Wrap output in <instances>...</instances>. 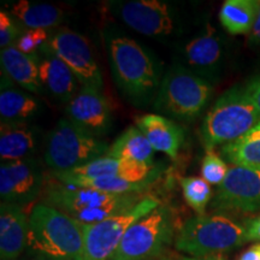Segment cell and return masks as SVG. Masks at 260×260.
Instances as JSON below:
<instances>
[{
	"label": "cell",
	"mask_w": 260,
	"mask_h": 260,
	"mask_svg": "<svg viewBox=\"0 0 260 260\" xmlns=\"http://www.w3.org/2000/svg\"><path fill=\"white\" fill-rule=\"evenodd\" d=\"M110 68L121 93L135 106L154 102L161 83L160 65L149 52L116 28L103 32Z\"/></svg>",
	"instance_id": "1"
},
{
	"label": "cell",
	"mask_w": 260,
	"mask_h": 260,
	"mask_svg": "<svg viewBox=\"0 0 260 260\" xmlns=\"http://www.w3.org/2000/svg\"><path fill=\"white\" fill-rule=\"evenodd\" d=\"M28 248L58 260H82L83 225L51 205H35L29 216Z\"/></svg>",
	"instance_id": "2"
},
{
	"label": "cell",
	"mask_w": 260,
	"mask_h": 260,
	"mask_svg": "<svg viewBox=\"0 0 260 260\" xmlns=\"http://www.w3.org/2000/svg\"><path fill=\"white\" fill-rule=\"evenodd\" d=\"M259 123L260 116L245 87L235 86L222 94L205 116L201 142L206 151H213L217 146L241 139Z\"/></svg>",
	"instance_id": "3"
},
{
	"label": "cell",
	"mask_w": 260,
	"mask_h": 260,
	"mask_svg": "<svg viewBox=\"0 0 260 260\" xmlns=\"http://www.w3.org/2000/svg\"><path fill=\"white\" fill-rule=\"evenodd\" d=\"M141 200L139 194H111L70 184H51L46 193L48 205L82 225H92L121 214Z\"/></svg>",
	"instance_id": "4"
},
{
	"label": "cell",
	"mask_w": 260,
	"mask_h": 260,
	"mask_svg": "<svg viewBox=\"0 0 260 260\" xmlns=\"http://www.w3.org/2000/svg\"><path fill=\"white\" fill-rule=\"evenodd\" d=\"M247 241L246 225L224 214L197 216L181 226L175 247L193 258L220 255Z\"/></svg>",
	"instance_id": "5"
},
{
	"label": "cell",
	"mask_w": 260,
	"mask_h": 260,
	"mask_svg": "<svg viewBox=\"0 0 260 260\" xmlns=\"http://www.w3.org/2000/svg\"><path fill=\"white\" fill-rule=\"evenodd\" d=\"M212 92L209 81L182 64H175L162 76L154 109L172 118L191 121L205 109Z\"/></svg>",
	"instance_id": "6"
},
{
	"label": "cell",
	"mask_w": 260,
	"mask_h": 260,
	"mask_svg": "<svg viewBox=\"0 0 260 260\" xmlns=\"http://www.w3.org/2000/svg\"><path fill=\"white\" fill-rule=\"evenodd\" d=\"M110 146L67 118L59 119L45 145V161L53 172L69 171L107 154Z\"/></svg>",
	"instance_id": "7"
},
{
	"label": "cell",
	"mask_w": 260,
	"mask_h": 260,
	"mask_svg": "<svg viewBox=\"0 0 260 260\" xmlns=\"http://www.w3.org/2000/svg\"><path fill=\"white\" fill-rule=\"evenodd\" d=\"M174 232L171 212L158 206L129 228L111 260H152L170 245Z\"/></svg>",
	"instance_id": "8"
},
{
	"label": "cell",
	"mask_w": 260,
	"mask_h": 260,
	"mask_svg": "<svg viewBox=\"0 0 260 260\" xmlns=\"http://www.w3.org/2000/svg\"><path fill=\"white\" fill-rule=\"evenodd\" d=\"M159 201L145 198L133 209L103 222L83 225L82 260H111L133 224L157 209Z\"/></svg>",
	"instance_id": "9"
},
{
	"label": "cell",
	"mask_w": 260,
	"mask_h": 260,
	"mask_svg": "<svg viewBox=\"0 0 260 260\" xmlns=\"http://www.w3.org/2000/svg\"><path fill=\"white\" fill-rule=\"evenodd\" d=\"M64 61L82 87L103 89V75L86 37L70 29H60L50 35L44 46Z\"/></svg>",
	"instance_id": "10"
},
{
	"label": "cell",
	"mask_w": 260,
	"mask_h": 260,
	"mask_svg": "<svg viewBox=\"0 0 260 260\" xmlns=\"http://www.w3.org/2000/svg\"><path fill=\"white\" fill-rule=\"evenodd\" d=\"M110 8L128 27L146 37L168 38L176 29L174 9L169 3L160 0H130L113 2Z\"/></svg>",
	"instance_id": "11"
},
{
	"label": "cell",
	"mask_w": 260,
	"mask_h": 260,
	"mask_svg": "<svg viewBox=\"0 0 260 260\" xmlns=\"http://www.w3.org/2000/svg\"><path fill=\"white\" fill-rule=\"evenodd\" d=\"M218 211L252 213L260 211V170L243 167L229 168L212 201Z\"/></svg>",
	"instance_id": "12"
},
{
	"label": "cell",
	"mask_w": 260,
	"mask_h": 260,
	"mask_svg": "<svg viewBox=\"0 0 260 260\" xmlns=\"http://www.w3.org/2000/svg\"><path fill=\"white\" fill-rule=\"evenodd\" d=\"M44 175L37 160L25 159L5 161L0 167V197L2 203L23 206L40 194Z\"/></svg>",
	"instance_id": "13"
},
{
	"label": "cell",
	"mask_w": 260,
	"mask_h": 260,
	"mask_svg": "<svg viewBox=\"0 0 260 260\" xmlns=\"http://www.w3.org/2000/svg\"><path fill=\"white\" fill-rule=\"evenodd\" d=\"M67 115L70 121L95 136L105 135L111 128L112 115L109 100L102 90L92 87H81L68 103Z\"/></svg>",
	"instance_id": "14"
},
{
	"label": "cell",
	"mask_w": 260,
	"mask_h": 260,
	"mask_svg": "<svg viewBox=\"0 0 260 260\" xmlns=\"http://www.w3.org/2000/svg\"><path fill=\"white\" fill-rule=\"evenodd\" d=\"M224 46L216 30L207 25L200 35L188 41L182 52L183 67L206 81L217 77L223 61Z\"/></svg>",
	"instance_id": "15"
},
{
	"label": "cell",
	"mask_w": 260,
	"mask_h": 260,
	"mask_svg": "<svg viewBox=\"0 0 260 260\" xmlns=\"http://www.w3.org/2000/svg\"><path fill=\"white\" fill-rule=\"evenodd\" d=\"M39 77L45 93L61 104H67L76 95L79 81L64 61L42 47L38 52Z\"/></svg>",
	"instance_id": "16"
},
{
	"label": "cell",
	"mask_w": 260,
	"mask_h": 260,
	"mask_svg": "<svg viewBox=\"0 0 260 260\" xmlns=\"http://www.w3.org/2000/svg\"><path fill=\"white\" fill-rule=\"evenodd\" d=\"M41 144L40 129L28 122H2L0 158L3 162L32 159Z\"/></svg>",
	"instance_id": "17"
},
{
	"label": "cell",
	"mask_w": 260,
	"mask_h": 260,
	"mask_svg": "<svg viewBox=\"0 0 260 260\" xmlns=\"http://www.w3.org/2000/svg\"><path fill=\"white\" fill-rule=\"evenodd\" d=\"M29 218L16 205H0V258L16 260L28 247Z\"/></svg>",
	"instance_id": "18"
},
{
	"label": "cell",
	"mask_w": 260,
	"mask_h": 260,
	"mask_svg": "<svg viewBox=\"0 0 260 260\" xmlns=\"http://www.w3.org/2000/svg\"><path fill=\"white\" fill-rule=\"evenodd\" d=\"M135 123L154 151L162 152L171 159L177 158L184 141V132L180 125L167 117L151 113L138 117Z\"/></svg>",
	"instance_id": "19"
},
{
	"label": "cell",
	"mask_w": 260,
	"mask_h": 260,
	"mask_svg": "<svg viewBox=\"0 0 260 260\" xmlns=\"http://www.w3.org/2000/svg\"><path fill=\"white\" fill-rule=\"evenodd\" d=\"M0 63L3 74L19 84L22 88L38 95L45 93L39 77L38 54L23 53L14 45L3 48L0 53Z\"/></svg>",
	"instance_id": "20"
},
{
	"label": "cell",
	"mask_w": 260,
	"mask_h": 260,
	"mask_svg": "<svg viewBox=\"0 0 260 260\" xmlns=\"http://www.w3.org/2000/svg\"><path fill=\"white\" fill-rule=\"evenodd\" d=\"M40 102L31 94L21 92L11 83L2 84L0 116L2 122H29L40 112Z\"/></svg>",
	"instance_id": "21"
},
{
	"label": "cell",
	"mask_w": 260,
	"mask_h": 260,
	"mask_svg": "<svg viewBox=\"0 0 260 260\" xmlns=\"http://www.w3.org/2000/svg\"><path fill=\"white\" fill-rule=\"evenodd\" d=\"M106 155L119 159V160L152 164L154 157V149L138 126H129L110 146Z\"/></svg>",
	"instance_id": "22"
},
{
	"label": "cell",
	"mask_w": 260,
	"mask_h": 260,
	"mask_svg": "<svg viewBox=\"0 0 260 260\" xmlns=\"http://www.w3.org/2000/svg\"><path fill=\"white\" fill-rule=\"evenodd\" d=\"M260 2L256 0H226L219 11L222 27L232 35H245L252 31L258 16Z\"/></svg>",
	"instance_id": "23"
},
{
	"label": "cell",
	"mask_w": 260,
	"mask_h": 260,
	"mask_svg": "<svg viewBox=\"0 0 260 260\" xmlns=\"http://www.w3.org/2000/svg\"><path fill=\"white\" fill-rule=\"evenodd\" d=\"M125 170V160H119L104 155L95 160L81 165L69 171L53 172V177L65 184H75L76 182L98 180L104 177H123Z\"/></svg>",
	"instance_id": "24"
},
{
	"label": "cell",
	"mask_w": 260,
	"mask_h": 260,
	"mask_svg": "<svg viewBox=\"0 0 260 260\" xmlns=\"http://www.w3.org/2000/svg\"><path fill=\"white\" fill-rule=\"evenodd\" d=\"M12 16L29 29H47L64 21L63 10L51 4H37L21 0L12 6Z\"/></svg>",
	"instance_id": "25"
},
{
	"label": "cell",
	"mask_w": 260,
	"mask_h": 260,
	"mask_svg": "<svg viewBox=\"0 0 260 260\" xmlns=\"http://www.w3.org/2000/svg\"><path fill=\"white\" fill-rule=\"evenodd\" d=\"M220 153L236 167L260 170V123L241 139L223 146Z\"/></svg>",
	"instance_id": "26"
},
{
	"label": "cell",
	"mask_w": 260,
	"mask_h": 260,
	"mask_svg": "<svg viewBox=\"0 0 260 260\" xmlns=\"http://www.w3.org/2000/svg\"><path fill=\"white\" fill-rule=\"evenodd\" d=\"M181 187L186 203L199 216H204L209 203L212 199V189L203 177H183L181 180Z\"/></svg>",
	"instance_id": "27"
},
{
	"label": "cell",
	"mask_w": 260,
	"mask_h": 260,
	"mask_svg": "<svg viewBox=\"0 0 260 260\" xmlns=\"http://www.w3.org/2000/svg\"><path fill=\"white\" fill-rule=\"evenodd\" d=\"M228 171L226 162L219 155H217L213 151H206V154L201 162V175L207 183L220 186L222 182L225 180Z\"/></svg>",
	"instance_id": "28"
},
{
	"label": "cell",
	"mask_w": 260,
	"mask_h": 260,
	"mask_svg": "<svg viewBox=\"0 0 260 260\" xmlns=\"http://www.w3.org/2000/svg\"><path fill=\"white\" fill-rule=\"evenodd\" d=\"M50 35L46 29H28L16 42L15 46L27 54H37L47 44Z\"/></svg>",
	"instance_id": "29"
},
{
	"label": "cell",
	"mask_w": 260,
	"mask_h": 260,
	"mask_svg": "<svg viewBox=\"0 0 260 260\" xmlns=\"http://www.w3.org/2000/svg\"><path fill=\"white\" fill-rule=\"evenodd\" d=\"M21 28L15 22V17L8 12H0V46L3 48L14 46L21 37Z\"/></svg>",
	"instance_id": "30"
},
{
	"label": "cell",
	"mask_w": 260,
	"mask_h": 260,
	"mask_svg": "<svg viewBox=\"0 0 260 260\" xmlns=\"http://www.w3.org/2000/svg\"><path fill=\"white\" fill-rule=\"evenodd\" d=\"M243 87H245L246 93L248 94L249 99H251L253 105L255 106L256 111L260 116V75L249 80Z\"/></svg>",
	"instance_id": "31"
},
{
	"label": "cell",
	"mask_w": 260,
	"mask_h": 260,
	"mask_svg": "<svg viewBox=\"0 0 260 260\" xmlns=\"http://www.w3.org/2000/svg\"><path fill=\"white\" fill-rule=\"evenodd\" d=\"M247 241H260V216L246 224Z\"/></svg>",
	"instance_id": "32"
},
{
	"label": "cell",
	"mask_w": 260,
	"mask_h": 260,
	"mask_svg": "<svg viewBox=\"0 0 260 260\" xmlns=\"http://www.w3.org/2000/svg\"><path fill=\"white\" fill-rule=\"evenodd\" d=\"M249 42L254 46H260V6H259V11H258V16H256L255 23L253 25L252 31L249 32Z\"/></svg>",
	"instance_id": "33"
},
{
	"label": "cell",
	"mask_w": 260,
	"mask_h": 260,
	"mask_svg": "<svg viewBox=\"0 0 260 260\" xmlns=\"http://www.w3.org/2000/svg\"><path fill=\"white\" fill-rule=\"evenodd\" d=\"M240 260H260V243L249 247L241 255Z\"/></svg>",
	"instance_id": "34"
},
{
	"label": "cell",
	"mask_w": 260,
	"mask_h": 260,
	"mask_svg": "<svg viewBox=\"0 0 260 260\" xmlns=\"http://www.w3.org/2000/svg\"><path fill=\"white\" fill-rule=\"evenodd\" d=\"M180 260H225L220 255H213V256H205V258H182Z\"/></svg>",
	"instance_id": "35"
},
{
	"label": "cell",
	"mask_w": 260,
	"mask_h": 260,
	"mask_svg": "<svg viewBox=\"0 0 260 260\" xmlns=\"http://www.w3.org/2000/svg\"><path fill=\"white\" fill-rule=\"evenodd\" d=\"M29 260H58L51 256L45 255V254H39V253H32V255L29 258Z\"/></svg>",
	"instance_id": "36"
}]
</instances>
